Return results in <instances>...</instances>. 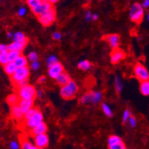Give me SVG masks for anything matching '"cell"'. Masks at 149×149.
Masks as SVG:
<instances>
[{
  "mask_svg": "<svg viewBox=\"0 0 149 149\" xmlns=\"http://www.w3.org/2000/svg\"><path fill=\"white\" fill-rule=\"evenodd\" d=\"M22 55L21 52L14 51H9L8 53V59L9 62H13L17 58Z\"/></svg>",
  "mask_w": 149,
  "mask_h": 149,
  "instance_id": "cell-29",
  "label": "cell"
},
{
  "mask_svg": "<svg viewBox=\"0 0 149 149\" xmlns=\"http://www.w3.org/2000/svg\"><path fill=\"white\" fill-rule=\"evenodd\" d=\"M139 91L143 96H149V80L140 82L139 85Z\"/></svg>",
  "mask_w": 149,
  "mask_h": 149,
  "instance_id": "cell-24",
  "label": "cell"
},
{
  "mask_svg": "<svg viewBox=\"0 0 149 149\" xmlns=\"http://www.w3.org/2000/svg\"><path fill=\"white\" fill-rule=\"evenodd\" d=\"M33 104H34V100H20L18 105L22 111L25 114L29 110L33 108Z\"/></svg>",
  "mask_w": 149,
  "mask_h": 149,
  "instance_id": "cell-17",
  "label": "cell"
},
{
  "mask_svg": "<svg viewBox=\"0 0 149 149\" xmlns=\"http://www.w3.org/2000/svg\"><path fill=\"white\" fill-rule=\"evenodd\" d=\"M103 39L108 43L110 47L113 48V50L118 48L120 43V37L118 34L113 33V34L105 35Z\"/></svg>",
  "mask_w": 149,
  "mask_h": 149,
  "instance_id": "cell-14",
  "label": "cell"
},
{
  "mask_svg": "<svg viewBox=\"0 0 149 149\" xmlns=\"http://www.w3.org/2000/svg\"><path fill=\"white\" fill-rule=\"evenodd\" d=\"M8 53H1L0 54V64L4 66L6 64H8Z\"/></svg>",
  "mask_w": 149,
  "mask_h": 149,
  "instance_id": "cell-34",
  "label": "cell"
},
{
  "mask_svg": "<svg viewBox=\"0 0 149 149\" xmlns=\"http://www.w3.org/2000/svg\"><path fill=\"white\" fill-rule=\"evenodd\" d=\"M20 146L18 142L13 140L9 143V148L10 149H19Z\"/></svg>",
  "mask_w": 149,
  "mask_h": 149,
  "instance_id": "cell-37",
  "label": "cell"
},
{
  "mask_svg": "<svg viewBox=\"0 0 149 149\" xmlns=\"http://www.w3.org/2000/svg\"><path fill=\"white\" fill-rule=\"evenodd\" d=\"M29 76L30 69L27 66V67L23 68H17L15 73L10 77V78H11V81L13 85L17 88H19L28 85Z\"/></svg>",
  "mask_w": 149,
  "mask_h": 149,
  "instance_id": "cell-1",
  "label": "cell"
},
{
  "mask_svg": "<svg viewBox=\"0 0 149 149\" xmlns=\"http://www.w3.org/2000/svg\"><path fill=\"white\" fill-rule=\"evenodd\" d=\"M13 33H11V32H8V33H7V37L8 38V39H10V38H13Z\"/></svg>",
  "mask_w": 149,
  "mask_h": 149,
  "instance_id": "cell-47",
  "label": "cell"
},
{
  "mask_svg": "<svg viewBox=\"0 0 149 149\" xmlns=\"http://www.w3.org/2000/svg\"><path fill=\"white\" fill-rule=\"evenodd\" d=\"M8 45L5 44H0V54L1 53H8Z\"/></svg>",
  "mask_w": 149,
  "mask_h": 149,
  "instance_id": "cell-41",
  "label": "cell"
},
{
  "mask_svg": "<svg viewBox=\"0 0 149 149\" xmlns=\"http://www.w3.org/2000/svg\"><path fill=\"white\" fill-rule=\"evenodd\" d=\"M48 1H49V2H50V3H51L52 5H54V4L57 3V2H58L57 0H48Z\"/></svg>",
  "mask_w": 149,
  "mask_h": 149,
  "instance_id": "cell-48",
  "label": "cell"
},
{
  "mask_svg": "<svg viewBox=\"0 0 149 149\" xmlns=\"http://www.w3.org/2000/svg\"><path fill=\"white\" fill-rule=\"evenodd\" d=\"M52 38L54 40H56V41H59V40H60L62 39V34H61V33L59 32V31H55V32L53 33Z\"/></svg>",
  "mask_w": 149,
  "mask_h": 149,
  "instance_id": "cell-39",
  "label": "cell"
},
{
  "mask_svg": "<svg viewBox=\"0 0 149 149\" xmlns=\"http://www.w3.org/2000/svg\"><path fill=\"white\" fill-rule=\"evenodd\" d=\"M58 62H59V60H58L57 56H55L54 54L50 55V56L47 58V59H46V65H47V67L48 68H50L51 67V66L57 64Z\"/></svg>",
  "mask_w": 149,
  "mask_h": 149,
  "instance_id": "cell-28",
  "label": "cell"
},
{
  "mask_svg": "<svg viewBox=\"0 0 149 149\" xmlns=\"http://www.w3.org/2000/svg\"><path fill=\"white\" fill-rule=\"evenodd\" d=\"M53 8H54V5H51L48 0H42L41 3L38 5L37 7H36L35 8L32 9L31 10L36 16L40 17L41 15L49 11Z\"/></svg>",
  "mask_w": 149,
  "mask_h": 149,
  "instance_id": "cell-10",
  "label": "cell"
},
{
  "mask_svg": "<svg viewBox=\"0 0 149 149\" xmlns=\"http://www.w3.org/2000/svg\"><path fill=\"white\" fill-rule=\"evenodd\" d=\"M13 63L15 64V65L17 66V68L27 67L28 64V58L22 54L21 56H19V57L13 62Z\"/></svg>",
  "mask_w": 149,
  "mask_h": 149,
  "instance_id": "cell-20",
  "label": "cell"
},
{
  "mask_svg": "<svg viewBox=\"0 0 149 149\" xmlns=\"http://www.w3.org/2000/svg\"><path fill=\"white\" fill-rule=\"evenodd\" d=\"M114 88L118 93H121L123 88V82L119 76H116L114 79Z\"/></svg>",
  "mask_w": 149,
  "mask_h": 149,
  "instance_id": "cell-25",
  "label": "cell"
},
{
  "mask_svg": "<svg viewBox=\"0 0 149 149\" xmlns=\"http://www.w3.org/2000/svg\"><path fill=\"white\" fill-rule=\"evenodd\" d=\"M47 131H48V126H47L45 123L42 122L40 125H38L36 127L31 129V134L33 136L44 134H46Z\"/></svg>",
  "mask_w": 149,
  "mask_h": 149,
  "instance_id": "cell-15",
  "label": "cell"
},
{
  "mask_svg": "<svg viewBox=\"0 0 149 149\" xmlns=\"http://www.w3.org/2000/svg\"><path fill=\"white\" fill-rule=\"evenodd\" d=\"M145 10L140 3H134L129 9V18L133 22L139 23L144 17Z\"/></svg>",
  "mask_w": 149,
  "mask_h": 149,
  "instance_id": "cell-5",
  "label": "cell"
},
{
  "mask_svg": "<svg viewBox=\"0 0 149 149\" xmlns=\"http://www.w3.org/2000/svg\"><path fill=\"white\" fill-rule=\"evenodd\" d=\"M22 149H38L34 145L28 140V139H22L21 140Z\"/></svg>",
  "mask_w": 149,
  "mask_h": 149,
  "instance_id": "cell-30",
  "label": "cell"
},
{
  "mask_svg": "<svg viewBox=\"0 0 149 149\" xmlns=\"http://www.w3.org/2000/svg\"><path fill=\"white\" fill-rule=\"evenodd\" d=\"M43 114L40 110H38L36 112L34 115L31 116V118H29L28 120H25V125L26 128H28V129H32L34 127H36V125H40V123H42L43 122Z\"/></svg>",
  "mask_w": 149,
  "mask_h": 149,
  "instance_id": "cell-8",
  "label": "cell"
},
{
  "mask_svg": "<svg viewBox=\"0 0 149 149\" xmlns=\"http://www.w3.org/2000/svg\"><path fill=\"white\" fill-rule=\"evenodd\" d=\"M78 91H79L78 85L75 81L71 79L67 85L60 88L59 94L65 100H71L76 97Z\"/></svg>",
  "mask_w": 149,
  "mask_h": 149,
  "instance_id": "cell-2",
  "label": "cell"
},
{
  "mask_svg": "<svg viewBox=\"0 0 149 149\" xmlns=\"http://www.w3.org/2000/svg\"><path fill=\"white\" fill-rule=\"evenodd\" d=\"M64 71V66L62 65V64H61L60 62H58L57 64L48 68V74L50 78L56 80L58 78V77L60 76Z\"/></svg>",
  "mask_w": 149,
  "mask_h": 149,
  "instance_id": "cell-12",
  "label": "cell"
},
{
  "mask_svg": "<svg viewBox=\"0 0 149 149\" xmlns=\"http://www.w3.org/2000/svg\"><path fill=\"white\" fill-rule=\"evenodd\" d=\"M134 75L140 82L149 80V72L146 66L143 64L138 62L134 67Z\"/></svg>",
  "mask_w": 149,
  "mask_h": 149,
  "instance_id": "cell-6",
  "label": "cell"
},
{
  "mask_svg": "<svg viewBox=\"0 0 149 149\" xmlns=\"http://www.w3.org/2000/svg\"><path fill=\"white\" fill-rule=\"evenodd\" d=\"M70 80H71V78H70V75L67 72H65V71H64L60 76H59L57 79H56V83L59 85H60L61 87L67 85Z\"/></svg>",
  "mask_w": 149,
  "mask_h": 149,
  "instance_id": "cell-19",
  "label": "cell"
},
{
  "mask_svg": "<svg viewBox=\"0 0 149 149\" xmlns=\"http://www.w3.org/2000/svg\"><path fill=\"white\" fill-rule=\"evenodd\" d=\"M102 100V93L100 91H88L79 99V102L82 105L98 104Z\"/></svg>",
  "mask_w": 149,
  "mask_h": 149,
  "instance_id": "cell-3",
  "label": "cell"
},
{
  "mask_svg": "<svg viewBox=\"0 0 149 149\" xmlns=\"http://www.w3.org/2000/svg\"><path fill=\"white\" fill-rule=\"evenodd\" d=\"M147 20H148V22H149V12L148 13V14H147Z\"/></svg>",
  "mask_w": 149,
  "mask_h": 149,
  "instance_id": "cell-49",
  "label": "cell"
},
{
  "mask_svg": "<svg viewBox=\"0 0 149 149\" xmlns=\"http://www.w3.org/2000/svg\"><path fill=\"white\" fill-rule=\"evenodd\" d=\"M46 77H45V76H41V77H39V78H38V80H37V82H38V83H40V84H43V83H45V82H46Z\"/></svg>",
  "mask_w": 149,
  "mask_h": 149,
  "instance_id": "cell-45",
  "label": "cell"
},
{
  "mask_svg": "<svg viewBox=\"0 0 149 149\" xmlns=\"http://www.w3.org/2000/svg\"><path fill=\"white\" fill-rule=\"evenodd\" d=\"M44 95H45V93L42 90H41V89H40V90H36V97H37L38 98H40V99L43 98Z\"/></svg>",
  "mask_w": 149,
  "mask_h": 149,
  "instance_id": "cell-43",
  "label": "cell"
},
{
  "mask_svg": "<svg viewBox=\"0 0 149 149\" xmlns=\"http://www.w3.org/2000/svg\"><path fill=\"white\" fill-rule=\"evenodd\" d=\"M42 0H28L27 1V4H28V7L32 10V9L35 8L36 7L41 3Z\"/></svg>",
  "mask_w": 149,
  "mask_h": 149,
  "instance_id": "cell-32",
  "label": "cell"
},
{
  "mask_svg": "<svg viewBox=\"0 0 149 149\" xmlns=\"http://www.w3.org/2000/svg\"><path fill=\"white\" fill-rule=\"evenodd\" d=\"M17 13H18L19 17H25L27 13V9L25 8V7H21V8H19L18 11H17Z\"/></svg>",
  "mask_w": 149,
  "mask_h": 149,
  "instance_id": "cell-38",
  "label": "cell"
},
{
  "mask_svg": "<svg viewBox=\"0 0 149 149\" xmlns=\"http://www.w3.org/2000/svg\"><path fill=\"white\" fill-rule=\"evenodd\" d=\"M27 58H28V60L31 62H36V61H38V59H39V55H38L37 53L35 52V51H31V52L28 54Z\"/></svg>",
  "mask_w": 149,
  "mask_h": 149,
  "instance_id": "cell-31",
  "label": "cell"
},
{
  "mask_svg": "<svg viewBox=\"0 0 149 149\" xmlns=\"http://www.w3.org/2000/svg\"><path fill=\"white\" fill-rule=\"evenodd\" d=\"M17 69V66L15 65L13 62H8V64L4 65V70L7 74L10 77H11L13 74L15 73L16 70Z\"/></svg>",
  "mask_w": 149,
  "mask_h": 149,
  "instance_id": "cell-22",
  "label": "cell"
},
{
  "mask_svg": "<svg viewBox=\"0 0 149 149\" xmlns=\"http://www.w3.org/2000/svg\"><path fill=\"white\" fill-rule=\"evenodd\" d=\"M6 100L8 105H10L12 107L13 105H18L20 101V99L17 93H12V94H10L8 97H7Z\"/></svg>",
  "mask_w": 149,
  "mask_h": 149,
  "instance_id": "cell-21",
  "label": "cell"
},
{
  "mask_svg": "<svg viewBox=\"0 0 149 149\" xmlns=\"http://www.w3.org/2000/svg\"><path fill=\"white\" fill-rule=\"evenodd\" d=\"M39 109H38L37 108H35V107H33V108H31V109L29 110L26 113H25V115H24V120H27L29 118H31V116L36 113V112Z\"/></svg>",
  "mask_w": 149,
  "mask_h": 149,
  "instance_id": "cell-33",
  "label": "cell"
},
{
  "mask_svg": "<svg viewBox=\"0 0 149 149\" xmlns=\"http://www.w3.org/2000/svg\"><path fill=\"white\" fill-rule=\"evenodd\" d=\"M33 142L38 149H45L49 144V137L47 134L37 135L33 136Z\"/></svg>",
  "mask_w": 149,
  "mask_h": 149,
  "instance_id": "cell-11",
  "label": "cell"
},
{
  "mask_svg": "<svg viewBox=\"0 0 149 149\" xmlns=\"http://www.w3.org/2000/svg\"><path fill=\"white\" fill-rule=\"evenodd\" d=\"M131 116V111H130L128 109H125L124 111V112H123V118H122V121H123V123H126L128 121V120H129V118Z\"/></svg>",
  "mask_w": 149,
  "mask_h": 149,
  "instance_id": "cell-35",
  "label": "cell"
},
{
  "mask_svg": "<svg viewBox=\"0 0 149 149\" xmlns=\"http://www.w3.org/2000/svg\"><path fill=\"white\" fill-rule=\"evenodd\" d=\"M99 19V15L97 13H93V17H92V19L93 21H97Z\"/></svg>",
  "mask_w": 149,
  "mask_h": 149,
  "instance_id": "cell-46",
  "label": "cell"
},
{
  "mask_svg": "<svg viewBox=\"0 0 149 149\" xmlns=\"http://www.w3.org/2000/svg\"><path fill=\"white\" fill-rule=\"evenodd\" d=\"M102 110L104 114L108 116V117H112L113 116V113L111 108L105 102L102 103Z\"/></svg>",
  "mask_w": 149,
  "mask_h": 149,
  "instance_id": "cell-27",
  "label": "cell"
},
{
  "mask_svg": "<svg viewBox=\"0 0 149 149\" xmlns=\"http://www.w3.org/2000/svg\"><path fill=\"white\" fill-rule=\"evenodd\" d=\"M92 17H93V13L91 11H86L85 14V21L90 22L92 20Z\"/></svg>",
  "mask_w": 149,
  "mask_h": 149,
  "instance_id": "cell-42",
  "label": "cell"
},
{
  "mask_svg": "<svg viewBox=\"0 0 149 149\" xmlns=\"http://www.w3.org/2000/svg\"><path fill=\"white\" fill-rule=\"evenodd\" d=\"M108 149H126L123 139L117 135H111L108 139Z\"/></svg>",
  "mask_w": 149,
  "mask_h": 149,
  "instance_id": "cell-9",
  "label": "cell"
},
{
  "mask_svg": "<svg viewBox=\"0 0 149 149\" xmlns=\"http://www.w3.org/2000/svg\"><path fill=\"white\" fill-rule=\"evenodd\" d=\"M13 42H24L28 40V38L25 35V33L21 32V31H17L13 33Z\"/></svg>",
  "mask_w": 149,
  "mask_h": 149,
  "instance_id": "cell-26",
  "label": "cell"
},
{
  "mask_svg": "<svg viewBox=\"0 0 149 149\" xmlns=\"http://www.w3.org/2000/svg\"><path fill=\"white\" fill-rule=\"evenodd\" d=\"M56 13L55 8H53L52 9L48 11L47 13L41 15L38 17V20L41 23L42 25L45 27H48L51 25L54 22L56 21Z\"/></svg>",
  "mask_w": 149,
  "mask_h": 149,
  "instance_id": "cell-7",
  "label": "cell"
},
{
  "mask_svg": "<svg viewBox=\"0 0 149 149\" xmlns=\"http://www.w3.org/2000/svg\"><path fill=\"white\" fill-rule=\"evenodd\" d=\"M40 63L39 61H36V62H31V68L33 70H37L38 69L40 68Z\"/></svg>",
  "mask_w": 149,
  "mask_h": 149,
  "instance_id": "cell-40",
  "label": "cell"
},
{
  "mask_svg": "<svg viewBox=\"0 0 149 149\" xmlns=\"http://www.w3.org/2000/svg\"><path fill=\"white\" fill-rule=\"evenodd\" d=\"M91 62H89L88 60H86V59H84V60H81L78 62V65H77V67L79 70H82L83 71H87L89 70L91 68Z\"/></svg>",
  "mask_w": 149,
  "mask_h": 149,
  "instance_id": "cell-23",
  "label": "cell"
},
{
  "mask_svg": "<svg viewBox=\"0 0 149 149\" xmlns=\"http://www.w3.org/2000/svg\"><path fill=\"white\" fill-rule=\"evenodd\" d=\"M17 95L20 100H34L36 97V90L33 85L28 84L25 86L19 88Z\"/></svg>",
  "mask_w": 149,
  "mask_h": 149,
  "instance_id": "cell-4",
  "label": "cell"
},
{
  "mask_svg": "<svg viewBox=\"0 0 149 149\" xmlns=\"http://www.w3.org/2000/svg\"><path fill=\"white\" fill-rule=\"evenodd\" d=\"M110 57H111V62L112 64L116 65L125 59V58L126 57V54L123 50L116 48V49L113 50L110 55Z\"/></svg>",
  "mask_w": 149,
  "mask_h": 149,
  "instance_id": "cell-13",
  "label": "cell"
},
{
  "mask_svg": "<svg viewBox=\"0 0 149 149\" xmlns=\"http://www.w3.org/2000/svg\"><path fill=\"white\" fill-rule=\"evenodd\" d=\"M128 122L130 126L132 127V128H135V127L136 126L137 122H136V119L135 118L134 116H131L129 118V120H128Z\"/></svg>",
  "mask_w": 149,
  "mask_h": 149,
  "instance_id": "cell-36",
  "label": "cell"
},
{
  "mask_svg": "<svg viewBox=\"0 0 149 149\" xmlns=\"http://www.w3.org/2000/svg\"><path fill=\"white\" fill-rule=\"evenodd\" d=\"M28 43V40H25L24 42H13L8 45L9 51H18V52H22L23 50L25 49L26 45Z\"/></svg>",
  "mask_w": 149,
  "mask_h": 149,
  "instance_id": "cell-16",
  "label": "cell"
},
{
  "mask_svg": "<svg viewBox=\"0 0 149 149\" xmlns=\"http://www.w3.org/2000/svg\"><path fill=\"white\" fill-rule=\"evenodd\" d=\"M141 5H142V7H143L144 9L148 8H149V0H144V1L142 2Z\"/></svg>",
  "mask_w": 149,
  "mask_h": 149,
  "instance_id": "cell-44",
  "label": "cell"
},
{
  "mask_svg": "<svg viewBox=\"0 0 149 149\" xmlns=\"http://www.w3.org/2000/svg\"><path fill=\"white\" fill-rule=\"evenodd\" d=\"M10 113L11 116H13V118L17 120H21L24 119V113L22 111V110L20 109L19 105H13L10 108Z\"/></svg>",
  "mask_w": 149,
  "mask_h": 149,
  "instance_id": "cell-18",
  "label": "cell"
}]
</instances>
